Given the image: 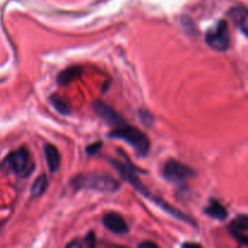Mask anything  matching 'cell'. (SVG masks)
<instances>
[{
    "label": "cell",
    "instance_id": "2e32d148",
    "mask_svg": "<svg viewBox=\"0 0 248 248\" xmlns=\"http://www.w3.org/2000/svg\"><path fill=\"white\" fill-rule=\"evenodd\" d=\"M102 142H96V143H92V144L87 145L86 147V154L87 155H96L98 154L99 150L102 149Z\"/></svg>",
    "mask_w": 248,
    "mask_h": 248
},
{
    "label": "cell",
    "instance_id": "5b68a950",
    "mask_svg": "<svg viewBox=\"0 0 248 248\" xmlns=\"http://www.w3.org/2000/svg\"><path fill=\"white\" fill-rule=\"evenodd\" d=\"M205 41L212 50L225 52L230 46L229 24L225 19H219L205 34Z\"/></svg>",
    "mask_w": 248,
    "mask_h": 248
},
{
    "label": "cell",
    "instance_id": "e0dca14e",
    "mask_svg": "<svg viewBox=\"0 0 248 248\" xmlns=\"http://www.w3.org/2000/svg\"><path fill=\"white\" fill-rule=\"evenodd\" d=\"M84 244L87 248H94V246H96V236H94L93 232H90V234L85 237Z\"/></svg>",
    "mask_w": 248,
    "mask_h": 248
},
{
    "label": "cell",
    "instance_id": "d6986e66",
    "mask_svg": "<svg viewBox=\"0 0 248 248\" xmlns=\"http://www.w3.org/2000/svg\"><path fill=\"white\" fill-rule=\"evenodd\" d=\"M138 248H159V246L152 241H143L138 245Z\"/></svg>",
    "mask_w": 248,
    "mask_h": 248
},
{
    "label": "cell",
    "instance_id": "7a4b0ae2",
    "mask_svg": "<svg viewBox=\"0 0 248 248\" xmlns=\"http://www.w3.org/2000/svg\"><path fill=\"white\" fill-rule=\"evenodd\" d=\"M70 186L74 190H97L102 193H114L120 188V183L110 174L80 173L70 179Z\"/></svg>",
    "mask_w": 248,
    "mask_h": 248
},
{
    "label": "cell",
    "instance_id": "9a60e30c",
    "mask_svg": "<svg viewBox=\"0 0 248 248\" xmlns=\"http://www.w3.org/2000/svg\"><path fill=\"white\" fill-rule=\"evenodd\" d=\"M50 103L52 104L53 108H55L58 113L62 114V115H68V114L70 113L68 103L62 98V97L58 96V94H52V96L50 97Z\"/></svg>",
    "mask_w": 248,
    "mask_h": 248
},
{
    "label": "cell",
    "instance_id": "4fadbf2b",
    "mask_svg": "<svg viewBox=\"0 0 248 248\" xmlns=\"http://www.w3.org/2000/svg\"><path fill=\"white\" fill-rule=\"evenodd\" d=\"M47 186H48L47 177H46V174H40L39 177H36L33 186H31V196H33V198L41 196L46 191Z\"/></svg>",
    "mask_w": 248,
    "mask_h": 248
},
{
    "label": "cell",
    "instance_id": "3957f363",
    "mask_svg": "<svg viewBox=\"0 0 248 248\" xmlns=\"http://www.w3.org/2000/svg\"><path fill=\"white\" fill-rule=\"evenodd\" d=\"M109 137L124 140L140 156H145L150 150V140L148 136L138 128L128 125L127 121L114 127V130L109 133Z\"/></svg>",
    "mask_w": 248,
    "mask_h": 248
},
{
    "label": "cell",
    "instance_id": "7c38bea8",
    "mask_svg": "<svg viewBox=\"0 0 248 248\" xmlns=\"http://www.w3.org/2000/svg\"><path fill=\"white\" fill-rule=\"evenodd\" d=\"M205 213L217 220H225L228 218L227 208H225L219 201L215 200V199L210 200V203H208L207 207L205 208Z\"/></svg>",
    "mask_w": 248,
    "mask_h": 248
},
{
    "label": "cell",
    "instance_id": "44dd1931",
    "mask_svg": "<svg viewBox=\"0 0 248 248\" xmlns=\"http://www.w3.org/2000/svg\"><path fill=\"white\" fill-rule=\"evenodd\" d=\"M65 248H82V245L80 244L78 240H74V241L69 242V244L67 245V247H65Z\"/></svg>",
    "mask_w": 248,
    "mask_h": 248
},
{
    "label": "cell",
    "instance_id": "ffe728a7",
    "mask_svg": "<svg viewBox=\"0 0 248 248\" xmlns=\"http://www.w3.org/2000/svg\"><path fill=\"white\" fill-rule=\"evenodd\" d=\"M182 248H203V247L201 246V245L195 244V242H186V244H183Z\"/></svg>",
    "mask_w": 248,
    "mask_h": 248
},
{
    "label": "cell",
    "instance_id": "30bf717a",
    "mask_svg": "<svg viewBox=\"0 0 248 248\" xmlns=\"http://www.w3.org/2000/svg\"><path fill=\"white\" fill-rule=\"evenodd\" d=\"M44 153H45V159L50 172H52V173L57 172L61 166V155L57 148L52 144H45L44 145Z\"/></svg>",
    "mask_w": 248,
    "mask_h": 248
},
{
    "label": "cell",
    "instance_id": "ac0fdd59",
    "mask_svg": "<svg viewBox=\"0 0 248 248\" xmlns=\"http://www.w3.org/2000/svg\"><path fill=\"white\" fill-rule=\"evenodd\" d=\"M232 234L237 241L241 242V244L245 245V246H248V236H246V235H244L242 232H232Z\"/></svg>",
    "mask_w": 248,
    "mask_h": 248
},
{
    "label": "cell",
    "instance_id": "6da1fadb",
    "mask_svg": "<svg viewBox=\"0 0 248 248\" xmlns=\"http://www.w3.org/2000/svg\"><path fill=\"white\" fill-rule=\"evenodd\" d=\"M111 165H113V166L115 167L116 170H118V172L120 173V176L123 177V178H125L126 181H127L128 183L131 184V186H135L136 190H138L140 194H142V195H144L145 198L149 199L152 202H154L155 205H156L157 207L161 208L164 212L169 213L170 216L174 217L176 219L182 220V222L188 223V224H191V225H196L195 222H194V220L191 219L189 216H186V213H183L182 211H179L178 208L173 207V206H171L170 203H167L166 201L164 200V199H161V198H159V196L154 195L152 191L148 190V189L145 188L144 186H143L142 182L140 181V178H138L137 174H136L135 170L132 169V166H131L130 164H126V162H121V161H115V160H111Z\"/></svg>",
    "mask_w": 248,
    "mask_h": 248
},
{
    "label": "cell",
    "instance_id": "9c48e42d",
    "mask_svg": "<svg viewBox=\"0 0 248 248\" xmlns=\"http://www.w3.org/2000/svg\"><path fill=\"white\" fill-rule=\"evenodd\" d=\"M228 16L237 26V28L248 38V9L242 6H235L228 11Z\"/></svg>",
    "mask_w": 248,
    "mask_h": 248
},
{
    "label": "cell",
    "instance_id": "8fae6325",
    "mask_svg": "<svg viewBox=\"0 0 248 248\" xmlns=\"http://www.w3.org/2000/svg\"><path fill=\"white\" fill-rule=\"evenodd\" d=\"M81 73H82L81 67H79V65H72V67L62 70V72L58 74L57 82L61 85V86L69 85L70 82H73L75 79H78V78L81 75Z\"/></svg>",
    "mask_w": 248,
    "mask_h": 248
},
{
    "label": "cell",
    "instance_id": "5bb4252c",
    "mask_svg": "<svg viewBox=\"0 0 248 248\" xmlns=\"http://www.w3.org/2000/svg\"><path fill=\"white\" fill-rule=\"evenodd\" d=\"M230 232H248V215H241L235 218L229 225Z\"/></svg>",
    "mask_w": 248,
    "mask_h": 248
},
{
    "label": "cell",
    "instance_id": "ba28073f",
    "mask_svg": "<svg viewBox=\"0 0 248 248\" xmlns=\"http://www.w3.org/2000/svg\"><path fill=\"white\" fill-rule=\"evenodd\" d=\"M103 225L114 234L124 235L128 232L127 223L119 213H107L103 217Z\"/></svg>",
    "mask_w": 248,
    "mask_h": 248
},
{
    "label": "cell",
    "instance_id": "8992f818",
    "mask_svg": "<svg viewBox=\"0 0 248 248\" xmlns=\"http://www.w3.org/2000/svg\"><path fill=\"white\" fill-rule=\"evenodd\" d=\"M194 171L186 165L176 160H169L166 164L162 166V176L170 183L174 186H183L191 177L194 176Z\"/></svg>",
    "mask_w": 248,
    "mask_h": 248
},
{
    "label": "cell",
    "instance_id": "52a82bcc",
    "mask_svg": "<svg viewBox=\"0 0 248 248\" xmlns=\"http://www.w3.org/2000/svg\"><path fill=\"white\" fill-rule=\"evenodd\" d=\"M93 108L94 110H96V113L98 114V115L106 121V123H108L109 125L114 126V127H116V126H119L120 124L125 123L126 121L120 114L116 113L111 107H109L108 104L104 103V102L96 101L93 103Z\"/></svg>",
    "mask_w": 248,
    "mask_h": 248
},
{
    "label": "cell",
    "instance_id": "277c9868",
    "mask_svg": "<svg viewBox=\"0 0 248 248\" xmlns=\"http://www.w3.org/2000/svg\"><path fill=\"white\" fill-rule=\"evenodd\" d=\"M34 162L27 148L12 150L2 161V169L18 177H28L34 171Z\"/></svg>",
    "mask_w": 248,
    "mask_h": 248
}]
</instances>
